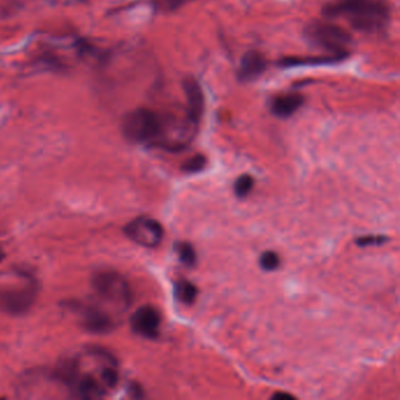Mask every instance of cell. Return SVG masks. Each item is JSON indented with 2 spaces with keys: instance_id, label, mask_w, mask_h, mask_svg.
Returning <instances> with one entry per match:
<instances>
[{
  "instance_id": "cell-1",
  "label": "cell",
  "mask_w": 400,
  "mask_h": 400,
  "mask_svg": "<svg viewBox=\"0 0 400 400\" xmlns=\"http://www.w3.org/2000/svg\"><path fill=\"white\" fill-rule=\"evenodd\" d=\"M56 379L76 398L99 399L115 388L119 368L115 358L102 348H85L61 362Z\"/></svg>"
},
{
  "instance_id": "cell-2",
  "label": "cell",
  "mask_w": 400,
  "mask_h": 400,
  "mask_svg": "<svg viewBox=\"0 0 400 400\" xmlns=\"http://www.w3.org/2000/svg\"><path fill=\"white\" fill-rule=\"evenodd\" d=\"M197 127L188 115L179 119L144 107L133 109L122 120V133L127 140L167 151L184 148L192 140Z\"/></svg>"
},
{
  "instance_id": "cell-3",
  "label": "cell",
  "mask_w": 400,
  "mask_h": 400,
  "mask_svg": "<svg viewBox=\"0 0 400 400\" xmlns=\"http://www.w3.org/2000/svg\"><path fill=\"white\" fill-rule=\"evenodd\" d=\"M328 19H344L355 30L381 32L390 21V8L385 0H330L323 8Z\"/></svg>"
},
{
  "instance_id": "cell-4",
  "label": "cell",
  "mask_w": 400,
  "mask_h": 400,
  "mask_svg": "<svg viewBox=\"0 0 400 400\" xmlns=\"http://www.w3.org/2000/svg\"><path fill=\"white\" fill-rule=\"evenodd\" d=\"M305 36L313 46L324 49L330 56L346 58L353 36L344 28L328 21H315L307 25Z\"/></svg>"
},
{
  "instance_id": "cell-5",
  "label": "cell",
  "mask_w": 400,
  "mask_h": 400,
  "mask_svg": "<svg viewBox=\"0 0 400 400\" xmlns=\"http://www.w3.org/2000/svg\"><path fill=\"white\" fill-rule=\"evenodd\" d=\"M92 288L98 297L119 311H126L132 304V291L129 282L120 274L101 270L93 275Z\"/></svg>"
},
{
  "instance_id": "cell-6",
  "label": "cell",
  "mask_w": 400,
  "mask_h": 400,
  "mask_svg": "<svg viewBox=\"0 0 400 400\" xmlns=\"http://www.w3.org/2000/svg\"><path fill=\"white\" fill-rule=\"evenodd\" d=\"M124 234L136 245L144 248H155L164 238V228L152 217H137L124 227Z\"/></svg>"
},
{
  "instance_id": "cell-7",
  "label": "cell",
  "mask_w": 400,
  "mask_h": 400,
  "mask_svg": "<svg viewBox=\"0 0 400 400\" xmlns=\"http://www.w3.org/2000/svg\"><path fill=\"white\" fill-rule=\"evenodd\" d=\"M38 296L34 283L8 289L0 292V309L8 315H23L32 308Z\"/></svg>"
},
{
  "instance_id": "cell-8",
  "label": "cell",
  "mask_w": 400,
  "mask_h": 400,
  "mask_svg": "<svg viewBox=\"0 0 400 400\" xmlns=\"http://www.w3.org/2000/svg\"><path fill=\"white\" fill-rule=\"evenodd\" d=\"M133 331L148 340H155L160 333L161 315L154 307L144 305L137 309L131 320Z\"/></svg>"
},
{
  "instance_id": "cell-9",
  "label": "cell",
  "mask_w": 400,
  "mask_h": 400,
  "mask_svg": "<svg viewBox=\"0 0 400 400\" xmlns=\"http://www.w3.org/2000/svg\"><path fill=\"white\" fill-rule=\"evenodd\" d=\"M74 308L81 318V324L91 333H109L114 328V320L107 312L94 305H76Z\"/></svg>"
},
{
  "instance_id": "cell-10",
  "label": "cell",
  "mask_w": 400,
  "mask_h": 400,
  "mask_svg": "<svg viewBox=\"0 0 400 400\" xmlns=\"http://www.w3.org/2000/svg\"><path fill=\"white\" fill-rule=\"evenodd\" d=\"M268 67V61L262 53L256 49H252L245 53L241 60L238 78L243 82H252L258 79Z\"/></svg>"
},
{
  "instance_id": "cell-11",
  "label": "cell",
  "mask_w": 400,
  "mask_h": 400,
  "mask_svg": "<svg viewBox=\"0 0 400 400\" xmlns=\"http://www.w3.org/2000/svg\"><path fill=\"white\" fill-rule=\"evenodd\" d=\"M182 87L187 100V113L192 120L199 124L204 112L203 91L197 79L192 76L184 78Z\"/></svg>"
},
{
  "instance_id": "cell-12",
  "label": "cell",
  "mask_w": 400,
  "mask_h": 400,
  "mask_svg": "<svg viewBox=\"0 0 400 400\" xmlns=\"http://www.w3.org/2000/svg\"><path fill=\"white\" fill-rule=\"evenodd\" d=\"M304 96L298 93H289L276 96L270 102V109L274 115L287 119L293 115L304 104Z\"/></svg>"
},
{
  "instance_id": "cell-13",
  "label": "cell",
  "mask_w": 400,
  "mask_h": 400,
  "mask_svg": "<svg viewBox=\"0 0 400 400\" xmlns=\"http://www.w3.org/2000/svg\"><path fill=\"white\" fill-rule=\"evenodd\" d=\"M343 60V58L336 56H309V58H285L280 60L282 67H295L304 65H326L335 64Z\"/></svg>"
},
{
  "instance_id": "cell-14",
  "label": "cell",
  "mask_w": 400,
  "mask_h": 400,
  "mask_svg": "<svg viewBox=\"0 0 400 400\" xmlns=\"http://www.w3.org/2000/svg\"><path fill=\"white\" fill-rule=\"evenodd\" d=\"M197 293H199V290L197 287L189 280H179L175 285V296L184 304H192L197 300Z\"/></svg>"
},
{
  "instance_id": "cell-15",
  "label": "cell",
  "mask_w": 400,
  "mask_h": 400,
  "mask_svg": "<svg viewBox=\"0 0 400 400\" xmlns=\"http://www.w3.org/2000/svg\"><path fill=\"white\" fill-rule=\"evenodd\" d=\"M177 255L181 262L187 267H194L197 263V252L188 242H180L177 245Z\"/></svg>"
},
{
  "instance_id": "cell-16",
  "label": "cell",
  "mask_w": 400,
  "mask_h": 400,
  "mask_svg": "<svg viewBox=\"0 0 400 400\" xmlns=\"http://www.w3.org/2000/svg\"><path fill=\"white\" fill-rule=\"evenodd\" d=\"M252 188H254V179L248 174L241 175L234 184V192L238 197H247L249 192H252Z\"/></svg>"
},
{
  "instance_id": "cell-17",
  "label": "cell",
  "mask_w": 400,
  "mask_h": 400,
  "mask_svg": "<svg viewBox=\"0 0 400 400\" xmlns=\"http://www.w3.org/2000/svg\"><path fill=\"white\" fill-rule=\"evenodd\" d=\"M205 164H207L205 156L197 154V155L192 156V157L184 162V166H182V170L188 173V174L201 172L205 167Z\"/></svg>"
},
{
  "instance_id": "cell-18",
  "label": "cell",
  "mask_w": 400,
  "mask_h": 400,
  "mask_svg": "<svg viewBox=\"0 0 400 400\" xmlns=\"http://www.w3.org/2000/svg\"><path fill=\"white\" fill-rule=\"evenodd\" d=\"M260 268L267 271H274L280 267V257L275 252H265L260 258Z\"/></svg>"
},
{
  "instance_id": "cell-19",
  "label": "cell",
  "mask_w": 400,
  "mask_h": 400,
  "mask_svg": "<svg viewBox=\"0 0 400 400\" xmlns=\"http://www.w3.org/2000/svg\"><path fill=\"white\" fill-rule=\"evenodd\" d=\"M186 0H156L155 5L161 11H172L184 5Z\"/></svg>"
},
{
  "instance_id": "cell-20",
  "label": "cell",
  "mask_w": 400,
  "mask_h": 400,
  "mask_svg": "<svg viewBox=\"0 0 400 400\" xmlns=\"http://www.w3.org/2000/svg\"><path fill=\"white\" fill-rule=\"evenodd\" d=\"M385 238L383 236H365L360 237L357 240V245L360 247H368V245H381L385 242Z\"/></svg>"
},
{
  "instance_id": "cell-21",
  "label": "cell",
  "mask_w": 400,
  "mask_h": 400,
  "mask_svg": "<svg viewBox=\"0 0 400 400\" xmlns=\"http://www.w3.org/2000/svg\"><path fill=\"white\" fill-rule=\"evenodd\" d=\"M48 1H53V3H56V4H76V3H81V1H85V0H48Z\"/></svg>"
},
{
  "instance_id": "cell-22",
  "label": "cell",
  "mask_w": 400,
  "mask_h": 400,
  "mask_svg": "<svg viewBox=\"0 0 400 400\" xmlns=\"http://www.w3.org/2000/svg\"><path fill=\"white\" fill-rule=\"evenodd\" d=\"M272 398H274V399H282V398H285V399H290L292 397L290 396V395H288V393H276V395L272 397Z\"/></svg>"
}]
</instances>
